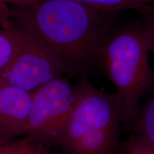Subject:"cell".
Returning a JSON list of instances; mask_svg holds the SVG:
<instances>
[{"label": "cell", "instance_id": "1", "mask_svg": "<svg viewBox=\"0 0 154 154\" xmlns=\"http://www.w3.org/2000/svg\"><path fill=\"white\" fill-rule=\"evenodd\" d=\"M11 19L34 32L69 69L97 63L99 51L118 26V12L74 0H38L10 7Z\"/></svg>", "mask_w": 154, "mask_h": 154}, {"label": "cell", "instance_id": "2", "mask_svg": "<svg viewBox=\"0 0 154 154\" xmlns=\"http://www.w3.org/2000/svg\"><path fill=\"white\" fill-rule=\"evenodd\" d=\"M149 54L140 22L119 26L99 51L97 63L114 86L125 122H134L142 100L154 89Z\"/></svg>", "mask_w": 154, "mask_h": 154}, {"label": "cell", "instance_id": "3", "mask_svg": "<svg viewBox=\"0 0 154 154\" xmlns=\"http://www.w3.org/2000/svg\"><path fill=\"white\" fill-rule=\"evenodd\" d=\"M21 26L22 42L12 60L0 72V86L10 85L33 93L47 83L63 77L67 67L38 36Z\"/></svg>", "mask_w": 154, "mask_h": 154}, {"label": "cell", "instance_id": "4", "mask_svg": "<svg viewBox=\"0 0 154 154\" xmlns=\"http://www.w3.org/2000/svg\"><path fill=\"white\" fill-rule=\"evenodd\" d=\"M76 98V85L63 76L38 88L33 92L26 136L46 146L60 145Z\"/></svg>", "mask_w": 154, "mask_h": 154}, {"label": "cell", "instance_id": "5", "mask_svg": "<svg viewBox=\"0 0 154 154\" xmlns=\"http://www.w3.org/2000/svg\"><path fill=\"white\" fill-rule=\"evenodd\" d=\"M75 104L60 146L66 151L83 135L123 121L121 101L116 94L95 87L86 78L76 85Z\"/></svg>", "mask_w": 154, "mask_h": 154}, {"label": "cell", "instance_id": "6", "mask_svg": "<svg viewBox=\"0 0 154 154\" xmlns=\"http://www.w3.org/2000/svg\"><path fill=\"white\" fill-rule=\"evenodd\" d=\"M33 93L0 86V142L26 136Z\"/></svg>", "mask_w": 154, "mask_h": 154}, {"label": "cell", "instance_id": "7", "mask_svg": "<svg viewBox=\"0 0 154 154\" xmlns=\"http://www.w3.org/2000/svg\"><path fill=\"white\" fill-rule=\"evenodd\" d=\"M119 131V125H116L86 133L66 151L69 154H118Z\"/></svg>", "mask_w": 154, "mask_h": 154}, {"label": "cell", "instance_id": "8", "mask_svg": "<svg viewBox=\"0 0 154 154\" xmlns=\"http://www.w3.org/2000/svg\"><path fill=\"white\" fill-rule=\"evenodd\" d=\"M22 38V26L13 20L9 28H0V72L14 57Z\"/></svg>", "mask_w": 154, "mask_h": 154}, {"label": "cell", "instance_id": "9", "mask_svg": "<svg viewBox=\"0 0 154 154\" xmlns=\"http://www.w3.org/2000/svg\"><path fill=\"white\" fill-rule=\"evenodd\" d=\"M132 125L134 133L154 143V89L145 97Z\"/></svg>", "mask_w": 154, "mask_h": 154}, {"label": "cell", "instance_id": "10", "mask_svg": "<svg viewBox=\"0 0 154 154\" xmlns=\"http://www.w3.org/2000/svg\"><path fill=\"white\" fill-rule=\"evenodd\" d=\"M0 154H51L45 144L25 136L0 142Z\"/></svg>", "mask_w": 154, "mask_h": 154}, {"label": "cell", "instance_id": "11", "mask_svg": "<svg viewBox=\"0 0 154 154\" xmlns=\"http://www.w3.org/2000/svg\"><path fill=\"white\" fill-rule=\"evenodd\" d=\"M84 5L101 10L119 12L125 9L138 11L146 5L154 3V0H74Z\"/></svg>", "mask_w": 154, "mask_h": 154}, {"label": "cell", "instance_id": "12", "mask_svg": "<svg viewBox=\"0 0 154 154\" xmlns=\"http://www.w3.org/2000/svg\"><path fill=\"white\" fill-rule=\"evenodd\" d=\"M143 17L142 32L149 52L154 55V3L146 5L138 11Z\"/></svg>", "mask_w": 154, "mask_h": 154}, {"label": "cell", "instance_id": "13", "mask_svg": "<svg viewBox=\"0 0 154 154\" xmlns=\"http://www.w3.org/2000/svg\"><path fill=\"white\" fill-rule=\"evenodd\" d=\"M124 154H154V143L134 132L121 146Z\"/></svg>", "mask_w": 154, "mask_h": 154}, {"label": "cell", "instance_id": "14", "mask_svg": "<svg viewBox=\"0 0 154 154\" xmlns=\"http://www.w3.org/2000/svg\"><path fill=\"white\" fill-rule=\"evenodd\" d=\"M11 19L10 7L0 2V26L3 28H9L11 26Z\"/></svg>", "mask_w": 154, "mask_h": 154}, {"label": "cell", "instance_id": "15", "mask_svg": "<svg viewBox=\"0 0 154 154\" xmlns=\"http://www.w3.org/2000/svg\"><path fill=\"white\" fill-rule=\"evenodd\" d=\"M38 1V0H0L1 2L5 3L6 5L11 4L17 7H24V6L30 5L36 3Z\"/></svg>", "mask_w": 154, "mask_h": 154}, {"label": "cell", "instance_id": "16", "mask_svg": "<svg viewBox=\"0 0 154 154\" xmlns=\"http://www.w3.org/2000/svg\"><path fill=\"white\" fill-rule=\"evenodd\" d=\"M118 154H124V153H123V152H122V151H121V149H120V151H119V153Z\"/></svg>", "mask_w": 154, "mask_h": 154}]
</instances>
